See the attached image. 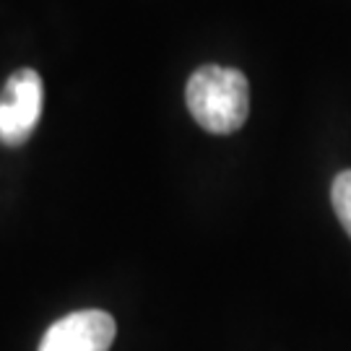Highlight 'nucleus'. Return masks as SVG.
<instances>
[{
  "label": "nucleus",
  "instance_id": "nucleus-2",
  "mask_svg": "<svg viewBox=\"0 0 351 351\" xmlns=\"http://www.w3.org/2000/svg\"><path fill=\"white\" fill-rule=\"evenodd\" d=\"M45 88L42 78L32 68H21L11 73L0 91V143L24 146L37 130L42 117Z\"/></svg>",
  "mask_w": 351,
  "mask_h": 351
},
{
  "label": "nucleus",
  "instance_id": "nucleus-3",
  "mask_svg": "<svg viewBox=\"0 0 351 351\" xmlns=\"http://www.w3.org/2000/svg\"><path fill=\"white\" fill-rule=\"evenodd\" d=\"M117 333L114 317L104 310H78L47 328L37 351H110Z\"/></svg>",
  "mask_w": 351,
  "mask_h": 351
},
{
  "label": "nucleus",
  "instance_id": "nucleus-1",
  "mask_svg": "<svg viewBox=\"0 0 351 351\" xmlns=\"http://www.w3.org/2000/svg\"><path fill=\"white\" fill-rule=\"evenodd\" d=\"M185 101L193 120L213 136H229L250 114V84L242 71L203 65L190 75Z\"/></svg>",
  "mask_w": 351,
  "mask_h": 351
},
{
  "label": "nucleus",
  "instance_id": "nucleus-4",
  "mask_svg": "<svg viewBox=\"0 0 351 351\" xmlns=\"http://www.w3.org/2000/svg\"><path fill=\"white\" fill-rule=\"evenodd\" d=\"M330 203H333V211L339 216L341 226L346 229V234L351 237V169L341 172L333 185H330Z\"/></svg>",
  "mask_w": 351,
  "mask_h": 351
}]
</instances>
